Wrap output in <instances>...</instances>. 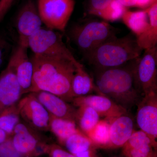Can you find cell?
<instances>
[{
  "instance_id": "cell-17",
  "label": "cell",
  "mask_w": 157,
  "mask_h": 157,
  "mask_svg": "<svg viewBox=\"0 0 157 157\" xmlns=\"http://www.w3.org/2000/svg\"><path fill=\"white\" fill-rule=\"evenodd\" d=\"M33 93L51 115L76 122V109L67 102L48 92L41 91Z\"/></svg>"
},
{
  "instance_id": "cell-23",
  "label": "cell",
  "mask_w": 157,
  "mask_h": 157,
  "mask_svg": "<svg viewBox=\"0 0 157 157\" xmlns=\"http://www.w3.org/2000/svg\"><path fill=\"white\" fill-rule=\"evenodd\" d=\"M100 120V116L91 107L81 106L76 109V123L79 130L85 135H87Z\"/></svg>"
},
{
  "instance_id": "cell-3",
  "label": "cell",
  "mask_w": 157,
  "mask_h": 157,
  "mask_svg": "<svg viewBox=\"0 0 157 157\" xmlns=\"http://www.w3.org/2000/svg\"><path fill=\"white\" fill-rule=\"evenodd\" d=\"M143 49L131 33L104 42L84 56L96 70L121 67L139 58Z\"/></svg>"
},
{
  "instance_id": "cell-9",
  "label": "cell",
  "mask_w": 157,
  "mask_h": 157,
  "mask_svg": "<svg viewBox=\"0 0 157 157\" xmlns=\"http://www.w3.org/2000/svg\"><path fill=\"white\" fill-rule=\"evenodd\" d=\"M15 149L28 157H34L46 153L48 144L41 141L29 126L19 122L14 127L11 136Z\"/></svg>"
},
{
  "instance_id": "cell-21",
  "label": "cell",
  "mask_w": 157,
  "mask_h": 157,
  "mask_svg": "<svg viewBox=\"0 0 157 157\" xmlns=\"http://www.w3.org/2000/svg\"><path fill=\"white\" fill-rule=\"evenodd\" d=\"M121 19L136 37L145 33L149 27L148 16L145 9L138 11H131L127 9Z\"/></svg>"
},
{
  "instance_id": "cell-18",
  "label": "cell",
  "mask_w": 157,
  "mask_h": 157,
  "mask_svg": "<svg viewBox=\"0 0 157 157\" xmlns=\"http://www.w3.org/2000/svg\"><path fill=\"white\" fill-rule=\"evenodd\" d=\"M63 144L68 151L76 157H97V147L90 139L82 132L70 136Z\"/></svg>"
},
{
  "instance_id": "cell-4",
  "label": "cell",
  "mask_w": 157,
  "mask_h": 157,
  "mask_svg": "<svg viewBox=\"0 0 157 157\" xmlns=\"http://www.w3.org/2000/svg\"><path fill=\"white\" fill-rule=\"evenodd\" d=\"M116 33L107 21H92L74 25L69 35L84 56L104 42L116 38Z\"/></svg>"
},
{
  "instance_id": "cell-12",
  "label": "cell",
  "mask_w": 157,
  "mask_h": 157,
  "mask_svg": "<svg viewBox=\"0 0 157 157\" xmlns=\"http://www.w3.org/2000/svg\"><path fill=\"white\" fill-rule=\"evenodd\" d=\"M28 48L18 44L9 62L14 68L22 94L30 93L33 84V66L28 55Z\"/></svg>"
},
{
  "instance_id": "cell-25",
  "label": "cell",
  "mask_w": 157,
  "mask_h": 157,
  "mask_svg": "<svg viewBox=\"0 0 157 157\" xmlns=\"http://www.w3.org/2000/svg\"><path fill=\"white\" fill-rule=\"evenodd\" d=\"M127 10L118 0H112L104 9L98 11H89V14L98 16L105 21H116L121 18L124 12Z\"/></svg>"
},
{
  "instance_id": "cell-34",
  "label": "cell",
  "mask_w": 157,
  "mask_h": 157,
  "mask_svg": "<svg viewBox=\"0 0 157 157\" xmlns=\"http://www.w3.org/2000/svg\"><path fill=\"white\" fill-rule=\"evenodd\" d=\"M10 137L6 132L0 129V144L3 143Z\"/></svg>"
},
{
  "instance_id": "cell-19",
  "label": "cell",
  "mask_w": 157,
  "mask_h": 157,
  "mask_svg": "<svg viewBox=\"0 0 157 157\" xmlns=\"http://www.w3.org/2000/svg\"><path fill=\"white\" fill-rule=\"evenodd\" d=\"M71 87L74 98L88 95L94 90L97 92L94 79L80 63L76 67Z\"/></svg>"
},
{
  "instance_id": "cell-2",
  "label": "cell",
  "mask_w": 157,
  "mask_h": 157,
  "mask_svg": "<svg viewBox=\"0 0 157 157\" xmlns=\"http://www.w3.org/2000/svg\"><path fill=\"white\" fill-rule=\"evenodd\" d=\"M137 59L117 67L96 70L97 92L109 98L127 111L137 106L144 96L135 81Z\"/></svg>"
},
{
  "instance_id": "cell-8",
  "label": "cell",
  "mask_w": 157,
  "mask_h": 157,
  "mask_svg": "<svg viewBox=\"0 0 157 157\" xmlns=\"http://www.w3.org/2000/svg\"><path fill=\"white\" fill-rule=\"evenodd\" d=\"M42 23L33 2L28 0L20 10L15 19L18 44L28 47L29 39L42 28Z\"/></svg>"
},
{
  "instance_id": "cell-27",
  "label": "cell",
  "mask_w": 157,
  "mask_h": 157,
  "mask_svg": "<svg viewBox=\"0 0 157 157\" xmlns=\"http://www.w3.org/2000/svg\"><path fill=\"white\" fill-rule=\"evenodd\" d=\"M0 157H28L21 154L15 149L11 136L0 144Z\"/></svg>"
},
{
  "instance_id": "cell-14",
  "label": "cell",
  "mask_w": 157,
  "mask_h": 157,
  "mask_svg": "<svg viewBox=\"0 0 157 157\" xmlns=\"http://www.w3.org/2000/svg\"><path fill=\"white\" fill-rule=\"evenodd\" d=\"M22 94L14 68L9 62L0 76V114L17 104Z\"/></svg>"
},
{
  "instance_id": "cell-7",
  "label": "cell",
  "mask_w": 157,
  "mask_h": 157,
  "mask_svg": "<svg viewBox=\"0 0 157 157\" xmlns=\"http://www.w3.org/2000/svg\"><path fill=\"white\" fill-rule=\"evenodd\" d=\"M157 47L144 50L137 58L135 68V81L143 96L157 92Z\"/></svg>"
},
{
  "instance_id": "cell-15",
  "label": "cell",
  "mask_w": 157,
  "mask_h": 157,
  "mask_svg": "<svg viewBox=\"0 0 157 157\" xmlns=\"http://www.w3.org/2000/svg\"><path fill=\"white\" fill-rule=\"evenodd\" d=\"M122 147L125 157H156L157 144L141 130L134 131Z\"/></svg>"
},
{
  "instance_id": "cell-24",
  "label": "cell",
  "mask_w": 157,
  "mask_h": 157,
  "mask_svg": "<svg viewBox=\"0 0 157 157\" xmlns=\"http://www.w3.org/2000/svg\"><path fill=\"white\" fill-rule=\"evenodd\" d=\"M96 147L107 148L109 139V122L107 119L98 122L86 135Z\"/></svg>"
},
{
  "instance_id": "cell-6",
  "label": "cell",
  "mask_w": 157,
  "mask_h": 157,
  "mask_svg": "<svg viewBox=\"0 0 157 157\" xmlns=\"http://www.w3.org/2000/svg\"><path fill=\"white\" fill-rule=\"evenodd\" d=\"M74 0H38V10L48 29L65 30L74 8Z\"/></svg>"
},
{
  "instance_id": "cell-31",
  "label": "cell",
  "mask_w": 157,
  "mask_h": 157,
  "mask_svg": "<svg viewBox=\"0 0 157 157\" xmlns=\"http://www.w3.org/2000/svg\"><path fill=\"white\" fill-rule=\"evenodd\" d=\"M157 2V0H136L135 7L146 9Z\"/></svg>"
},
{
  "instance_id": "cell-28",
  "label": "cell",
  "mask_w": 157,
  "mask_h": 157,
  "mask_svg": "<svg viewBox=\"0 0 157 157\" xmlns=\"http://www.w3.org/2000/svg\"><path fill=\"white\" fill-rule=\"evenodd\" d=\"M46 153L49 157H76L69 151H66L56 144L48 145Z\"/></svg>"
},
{
  "instance_id": "cell-32",
  "label": "cell",
  "mask_w": 157,
  "mask_h": 157,
  "mask_svg": "<svg viewBox=\"0 0 157 157\" xmlns=\"http://www.w3.org/2000/svg\"><path fill=\"white\" fill-rule=\"evenodd\" d=\"M7 46H8V43L7 41L3 37L0 36V67L2 63L5 50Z\"/></svg>"
},
{
  "instance_id": "cell-1",
  "label": "cell",
  "mask_w": 157,
  "mask_h": 157,
  "mask_svg": "<svg viewBox=\"0 0 157 157\" xmlns=\"http://www.w3.org/2000/svg\"><path fill=\"white\" fill-rule=\"evenodd\" d=\"M33 66L31 93L48 92L67 102H72V79L79 63L59 57L36 55L31 59Z\"/></svg>"
},
{
  "instance_id": "cell-10",
  "label": "cell",
  "mask_w": 157,
  "mask_h": 157,
  "mask_svg": "<svg viewBox=\"0 0 157 157\" xmlns=\"http://www.w3.org/2000/svg\"><path fill=\"white\" fill-rule=\"evenodd\" d=\"M137 106V125L140 130L157 144V92L144 96Z\"/></svg>"
},
{
  "instance_id": "cell-26",
  "label": "cell",
  "mask_w": 157,
  "mask_h": 157,
  "mask_svg": "<svg viewBox=\"0 0 157 157\" xmlns=\"http://www.w3.org/2000/svg\"><path fill=\"white\" fill-rule=\"evenodd\" d=\"M16 104L5 109L0 114V129L9 136L13 135L14 127L19 122V109Z\"/></svg>"
},
{
  "instance_id": "cell-5",
  "label": "cell",
  "mask_w": 157,
  "mask_h": 157,
  "mask_svg": "<svg viewBox=\"0 0 157 157\" xmlns=\"http://www.w3.org/2000/svg\"><path fill=\"white\" fill-rule=\"evenodd\" d=\"M28 47L34 55L77 60L63 42L61 34L51 29L41 28L29 39Z\"/></svg>"
},
{
  "instance_id": "cell-16",
  "label": "cell",
  "mask_w": 157,
  "mask_h": 157,
  "mask_svg": "<svg viewBox=\"0 0 157 157\" xmlns=\"http://www.w3.org/2000/svg\"><path fill=\"white\" fill-rule=\"evenodd\" d=\"M109 121V139L107 148L123 147L135 131L133 119L127 113Z\"/></svg>"
},
{
  "instance_id": "cell-20",
  "label": "cell",
  "mask_w": 157,
  "mask_h": 157,
  "mask_svg": "<svg viewBox=\"0 0 157 157\" xmlns=\"http://www.w3.org/2000/svg\"><path fill=\"white\" fill-rule=\"evenodd\" d=\"M145 10L148 16L149 27L145 33L136 37L137 44L143 50L157 46V2Z\"/></svg>"
},
{
  "instance_id": "cell-22",
  "label": "cell",
  "mask_w": 157,
  "mask_h": 157,
  "mask_svg": "<svg viewBox=\"0 0 157 157\" xmlns=\"http://www.w3.org/2000/svg\"><path fill=\"white\" fill-rule=\"evenodd\" d=\"M49 129L63 144L70 136L81 132L74 121L59 118L52 115Z\"/></svg>"
},
{
  "instance_id": "cell-29",
  "label": "cell",
  "mask_w": 157,
  "mask_h": 157,
  "mask_svg": "<svg viewBox=\"0 0 157 157\" xmlns=\"http://www.w3.org/2000/svg\"><path fill=\"white\" fill-rule=\"evenodd\" d=\"M112 0H90V11H98L104 9Z\"/></svg>"
},
{
  "instance_id": "cell-13",
  "label": "cell",
  "mask_w": 157,
  "mask_h": 157,
  "mask_svg": "<svg viewBox=\"0 0 157 157\" xmlns=\"http://www.w3.org/2000/svg\"><path fill=\"white\" fill-rule=\"evenodd\" d=\"M72 102L77 107L81 106L91 107L98 113L100 117H104L109 121L128 113L126 109L103 95H88L78 97L74 98Z\"/></svg>"
},
{
  "instance_id": "cell-33",
  "label": "cell",
  "mask_w": 157,
  "mask_h": 157,
  "mask_svg": "<svg viewBox=\"0 0 157 157\" xmlns=\"http://www.w3.org/2000/svg\"><path fill=\"white\" fill-rule=\"evenodd\" d=\"M123 6L126 7H135L136 0H118Z\"/></svg>"
},
{
  "instance_id": "cell-30",
  "label": "cell",
  "mask_w": 157,
  "mask_h": 157,
  "mask_svg": "<svg viewBox=\"0 0 157 157\" xmlns=\"http://www.w3.org/2000/svg\"><path fill=\"white\" fill-rule=\"evenodd\" d=\"M14 0H0V22L11 8Z\"/></svg>"
},
{
  "instance_id": "cell-11",
  "label": "cell",
  "mask_w": 157,
  "mask_h": 157,
  "mask_svg": "<svg viewBox=\"0 0 157 157\" xmlns=\"http://www.w3.org/2000/svg\"><path fill=\"white\" fill-rule=\"evenodd\" d=\"M17 104L20 115L31 126L42 131L49 129L50 113L38 101L33 93H29Z\"/></svg>"
}]
</instances>
